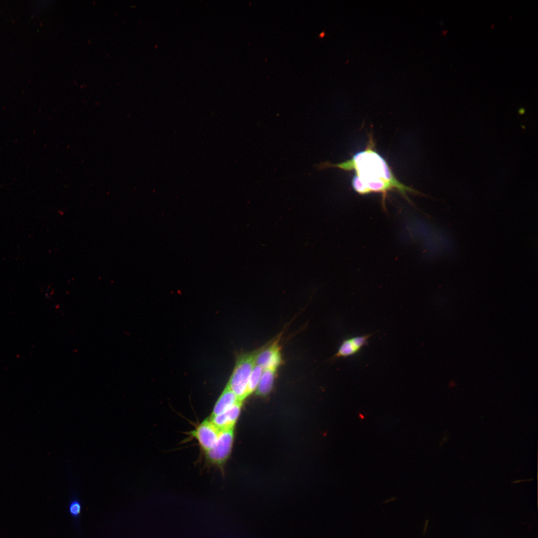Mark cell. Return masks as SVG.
<instances>
[{
    "mask_svg": "<svg viewBox=\"0 0 538 538\" xmlns=\"http://www.w3.org/2000/svg\"><path fill=\"white\" fill-rule=\"evenodd\" d=\"M257 352L243 354L239 357L226 386L241 402L249 396L248 383L252 370L256 365Z\"/></svg>",
    "mask_w": 538,
    "mask_h": 538,
    "instance_id": "cell-2",
    "label": "cell"
},
{
    "mask_svg": "<svg viewBox=\"0 0 538 538\" xmlns=\"http://www.w3.org/2000/svg\"><path fill=\"white\" fill-rule=\"evenodd\" d=\"M280 362L281 357L277 341L258 352L256 357V365L261 366L263 369H276Z\"/></svg>",
    "mask_w": 538,
    "mask_h": 538,
    "instance_id": "cell-5",
    "label": "cell"
},
{
    "mask_svg": "<svg viewBox=\"0 0 538 538\" xmlns=\"http://www.w3.org/2000/svg\"><path fill=\"white\" fill-rule=\"evenodd\" d=\"M242 404V402H239L223 413L209 418L219 430L235 428Z\"/></svg>",
    "mask_w": 538,
    "mask_h": 538,
    "instance_id": "cell-7",
    "label": "cell"
},
{
    "mask_svg": "<svg viewBox=\"0 0 538 538\" xmlns=\"http://www.w3.org/2000/svg\"><path fill=\"white\" fill-rule=\"evenodd\" d=\"M263 369L260 366L255 365L251 372L248 383V394L250 395L256 390L259 384Z\"/></svg>",
    "mask_w": 538,
    "mask_h": 538,
    "instance_id": "cell-10",
    "label": "cell"
},
{
    "mask_svg": "<svg viewBox=\"0 0 538 538\" xmlns=\"http://www.w3.org/2000/svg\"><path fill=\"white\" fill-rule=\"evenodd\" d=\"M373 334L356 336L344 340L333 357L334 358H346L356 354L362 347L368 345L369 338Z\"/></svg>",
    "mask_w": 538,
    "mask_h": 538,
    "instance_id": "cell-6",
    "label": "cell"
},
{
    "mask_svg": "<svg viewBox=\"0 0 538 538\" xmlns=\"http://www.w3.org/2000/svg\"><path fill=\"white\" fill-rule=\"evenodd\" d=\"M234 438V428L220 430L215 444L205 452L208 460L216 466H223L231 454Z\"/></svg>",
    "mask_w": 538,
    "mask_h": 538,
    "instance_id": "cell-3",
    "label": "cell"
},
{
    "mask_svg": "<svg viewBox=\"0 0 538 538\" xmlns=\"http://www.w3.org/2000/svg\"><path fill=\"white\" fill-rule=\"evenodd\" d=\"M239 402H242L239 401L234 393L226 386L216 401L210 417L223 413Z\"/></svg>",
    "mask_w": 538,
    "mask_h": 538,
    "instance_id": "cell-8",
    "label": "cell"
},
{
    "mask_svg": "<svg viewBox=\"0 0 538 538\" xmlns=\"http://www.w3.org/2000/svg\"><path fill=\"white\" fill-rule=\"evenodd\" d=\"M275 370V369H263L256 389L258 395L265 396L270 391L274 381Z\"/></svg>",
    "mask_w": 538,
    "mask_h": 538,
    "instance_id": "cell-9",
    "label": "cell"
},
{
    "mask_svg": "<svg viewBox=\"0 0 538 538\" xmlns=\"http://www.w3.org/2000/svg\"><path fill=\"white\" fill-rule=\"evenodd\" d=\"M219 432L220 430L208 418L197 426L191 432V435L197 440L201 448L206 452L213 447Z\"/></svg>",
    "mask_w": 538,
    "mask_h": 538,
    "instance_id": "cell-4",
    "label": "cell"
},
{
    "mask_svg": "<svg viewBox=\"0 0 538 538\" xmlns=\"http://www.w3.org/2000/svg\"><path fill=\"white\" fill-rule=\"evenodd\" d=\"M325 35V34L324 31H322L319 35H318L317 37H319V38H323V37H324Z\"/></svg>",
    "mask_w": 538,
    "mask_h": 538,
    "instance_id": "cell-12",
    "label": "cell"
},
{
    "mask_svg": "<svg viewBox=\"0 0 538 538\" xmlns=\"http://www.w3.org/2000/svg\"><path fill=\"white\" fill-rule=\"evenodd\" d=\"M519 112L520 114H523L525 113V110L523 108H521L520 109Z\"/></svg>",
    "mask_w": 538,
    "mask_h": 538,
    "instance_id": "cell-13",
    "label": "cell"
},
{
    "mask_svg": "<svg viewBox=\"0 0 538 538\" xmlns=\"http://www.w3.org/2000/svg\"><path fill=\"white\" fill-rule=\"evenodd\" d=\"M68 512L72 517L77 520L81 514L82 505L80 501L76 498L71 500L68 505Z\"/></svg>",
    "mask_w": 538,
    "mask_h": 538,
    "instance_id": "cell-11",
    "label": "cell"
},
{
    "mask_svg": "<svg viewBox=\"0 0 538 538\" xmlns=\"http://www.w3.org/2000/svg\"><path fill=\"white\" fill-rule=\"evenodd\" d=\"M372 139L365 149L356 153L350 159L332 164L327 162L316 165L318 170L330 167L346 171L354 170L352 186L360 194L379 192L385 196L387 192L396 190L406 196L407 192L416 193L412 188L401 182L395 176L386 159L374 149Z\"/></svg>",
    "mask_w": 538,
    "mask_h": 538,
    "instance_id": "cell-1",
    "label": "cell"
}]
</instances>
